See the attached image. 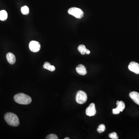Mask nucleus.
<instances>
[{
    "label": "nucleus",
    "instance_id": "obj_1",
    "mask_svg": "<svg viewBox=\"0 0 139 139\" xmlns=\"http://www.w3.org/2000/svg\"><path fill=\"white\" fill-rule=\"evenodd\" d=\"M14 101L17 103L23 105H27L31 103L32 99L30 96L23 93H19L15 95Z\"/></svg>",
    "mask_w": 139,
    "mask_h": 139
},
{
    "label": "nucleus",
    "instance_id": "obj_2",
    "mask_svg": "<svg viewBox=\"0 0 139 139\" xmlns=\"http://www.w3.org/2000/svg\"><path fill=\"white\" fill-rule=\"evenodd\" d=\"M4 119L9 125L12 126H18L20 123L18 116L13 113H6L4 116Z\"/></svg>",
    "mask_w": 139,
    "mask_h": 139
},
{
    "label": "nucleus",
    "instance_id": "obj_3",
    "mask_svg": "<svg viewBox=\"0 0 139 139\" xmlns=\"http://www.w3.org/2000/svg\"><path fill=\"white\" fill-rule=\"evenodd\" d=\"M69 14L72 15L77 19H81L83 17L84 13L80 9L75 7L70 8L68 11Z\"/></svg>",
    "mask_w": 139,
    "mask_h": 139
},
{
    "label": "nucleus",
    "instance_id": "obj_4",
    "mask_svg": "<svg viewBox=\"0 0 139 139\" xmlns=\"http://www.w3.org/2000/svg\"><path fill=\"white\" fill-rule=\"evenodd\" d=\"M87 99V96L86 93L82 90H80L77 93L76 101L79 104H83L86 103Z\"/></svg>",
    "mask_w": 139,
    "mask_h": 139
},
{
    "label": "nucleus",
    "instance_id": "obj_5",
    "mask_svg": "<svg viewBox=\"0 0 139 139\" xmlns=\"http://www.w3.org/2000/svg\"><path fill=\"white\" fill-rule=\"evenodd\" d=\"M29 48L31 52H37L40 50L41 45L39 42L37 41H31L29 44Z\"/></svg>",
    "mask_w": 139,
    "mask_h": 139
},
{
    "label": "nucleus",
    "instance_id": "obj_6",
    "mask_svg": "<svg viewBox=\"0 0 139 139\" xmlns=\"http://www.w3.org/2000/svg\"><path fill=\"white\" fill-rule=\"evenodd\" d=\"M96 114L95 105L93 103L91 104L86 110V114L89 116H94Z\"/></svg>",
    "mask_w": 139,
    "mask_h": 139
},
{
    "label": "nucleus",
    "instance_id": "obj_7",
    "mask_svg": "<svg viewBox=\"0 0 139 139\" xmlns=\"http://www.w3.org/2000/svg\"><path fill=\"white\" fill-rule=\"evenodd\" d=\"M130 71L137 74H139V64L134 62H131L128 66Z\"/></svg>",
    "mask_w": 139,
    "mask_h": 139
},
{
    "label": "nucleus",
    "instance_id": "obj_8",
    "mask_svg": "<svg viewBox=\"0 0 139 139\" xmlns=\"http://www.w3.org/2000/svg\"><path fill=\"white\" fill-rule=\"evenodd\" d=\"M77 72L80 75H85L87 73V70L84 65L80 64L77 66L76 68Z\"/></svg>",
    "mask_w": 139,
    "mask_h": 139
},
{
    "label": "nucleus",
    "instance_id": "obj_9",
    "mask_svg": "<svg viewBox=\"0 0 139 139\" xmlns=\"http://www.w3.org/2000/svg\"><path fill=\"white\" fill-rule=\"evenodd\" d=\"M129 97L135 103L139 105V93L135 91H133L129 93Z\"/></svg>",
    "mask_w": 139,
    "mask_h": 139
},
{
    "label": "nucleus",
    "instance_id": "obj_10",
    "mask_svg": "<svg viewBox=\"0 0 139 139\" xmlns=\"http://www.w3.org/2000/svg\"><path fill=\"white\" fill-rule=\"evenodd\" d=\"M6 58L8 62L11 65L14 64L16 62V57L12 53H8L6 55Z\"/></svg>",
    "mask_w": 139,
    "mask_h": 139
},
{
    "label": "nucleus",
    "instance_id": "obj_11",
    "mask_svg": "<svg viewBox=\"0 0 139 139\" xmlns=\"http://www.w3.org/2000/svg\"><path fill=\"white\" fill-rule=\"evenodd\" d=\"M77 49L78 52H80L82 55H85V54L89 55L90 53V50L87 49L85 46L83 44H80L79 45Z\"/></svg>",
    "mask_w": 139,
    "mask_h": 139
},
{
    "label": "nucleus",
    "instance_id": "obj_12",
    "mask_svg": "<svg viewBox=\"0 0 139 139\" xmlns=\"http://www.w3.org/2000/svg\"><path fill=\"white\" fill-rule=\"evenodd\" d=\"M43 67L44 69H47L51 72H53L55 70V67L54 66L51 65L50 63L48 62H46L44 63Z\"/></svg>",
    "mask_w": 139,
    "mask_h": 139
},
{
    "label": "nucleus",
    "instance_id": "obj_13",
    "mask_svg": "<svg viewBox=\"0 0 139 139\" xmlns=\"http://www.w3.org/2000/svg\"><path fill=\"white\" fill-rule=\"evenodd\" d=\"M8 18V13L5 10H2L0 11V20L2 21H6Z\"/></svg>",
    "mask_w": 139,
    "mask_h": 139
},
{
    "label": "nucleus",
    "instance_id": "obj_14",
    "mask_svg": "<svg viewBox=\"0 0 139 139\" xmlns=\"http://www.w3.org/2000/svg\"><path fill=\"white\" fill-rule=\"evenodd\" d=\"M116 104L117 106V108L119 109L120 112H122V111H123L124 109H125V104L122 101H117V102Z\"/></svg>",
    "mask_w": 139,
    "mask_h": 139
},
{
    "label": "nucleus",
    "instance_id": "obj_15",
    "mask_svg": "<svg viewBox=\"0 0 139 139\" xmlns=\"http://www.w3.org/2000/svg\"><path fill=\"white\" fill-rule=\"evenodd\" d=\"M21 11L24 15H28L29 13V9L28 6H24L21 9Z\"/></svg>",
    "mask_w": 139,
    "mask_h": 139
},
{
    "label": "nucleus",
    "instance_id": "obj_16",
    "mask_svg": "<svg viewBox=\"0 0 139 139\" xmlns=\"http://www.w3.org/2000/svg\"><path fill=\"white\" fill-rule=\"evenodd\" d=\"M106 130V127L104 124H101L99 126L97 131L99 133H101L102 132L105 131Z\"/></svg>",
    "mask_w": 139,
    "mask_h": 139
},
{
    "label": "nucleus",
    "instance_id": "obj_17",
    "mask_svg": "<svg viewBox=\"0 0 139 139\" xmlns=\"http://www.w3.org/2000/svg\"><path fill=\"white\" fill-rule=\"evenodd\" d=\"M109 136L112 139H118L119 138L118 136H117V134L115 132L110 133L109 135Z\"/></svg>",
    "mask_w": 139,
    "mask_h": 139
},
{
    "label": "nucleus",
    "instance_id": "obj_18",
    "mask_svg": "<svg viewBox=\"0 0 139 139\" xmlns=\"http://www.w3.org/2000/svg\"><path fill=\"white\" fill-rule=\"evenodd\" d=\"M46 139H58V138L57 136L55 134H49L48 136H47L46 137Z\"/></svg>",
    "mask_w": 139,
    "mask_h": 139
},
{
    "label": "nucleus",
    "instance_id": "obj_19",
    "mask_svg": "<svg viewBox=\"0 0 139 139\" xmlns=\"http://www.w3.org/2000/svg\"><path fill=\"white\" fill-rule=\"evenodd\" d=\"M120 111L117 108V107L116 109H114L113 110V114H118L120 113Z\"/></svg>",
    "mask_w": 139,
    "mask_h": 139
},
{
    "label": "nucleus",
    "instance_id": "obj_20",
    "mask_svg": "<svg viewBox=\"0 0 139 139\" xmlns=\"http://www.w3.org/2000/svg\"><path fill=\"white\" fill-rule=\"evenodd\" d=\"M64 139H70V138H69V137H65V138H64Z\"/></svg>",
    "mask_w": 139,
    "mask_h": 139
}]
</instances>
